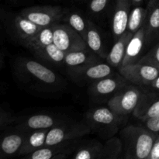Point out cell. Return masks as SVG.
Segmentation results:
<instances>
[{
    "mask_svg": "<svg viewBox=\"0 0 159 159\" xmlns=\"http://www.w3.org/2000/svg\"><path fill=\"white\" fill-rule=\"evenodd\" d=\"M122 151V141L116 138H111L107 141L105 145H103L102 158L116 159L119 157Z\"/></svg>",
    "mask_w": 159,
    "mask_h": 159,
    "instance_id": "4316f807",
    "label": "cell"
},
{
    "mask_svg": "<svg viewBox=\"0 0 159 159\" xmlns=\"http://www.w3.org/2000/svg\"><path fill=\"white\" fill-rule=\"evenodd\" d=\"M34 53L39 58L54 64H61L65 61V57L67 54L57 48L54 43L37 50Z\"/></svg>",
    "mask_w": 159,
    "mask_h": 159,
    "instance_id": "603a6c76",
    "label": "cell"
},
{
    "mask_svg": "<svg viewBox=\"0 0 159 159\" xmlns=\"http://www.w3.org/2000/svg\"><path fill=\"white\" fill-rule=\"evenodd\" d=\"M53 43L65 53L80 51L88 48L85 40L68 24L57 23L53 26Z\"/></svg>",
    "mask_w": 159,
    "mask_h": 159,
    "instance_id": "5b68a950",
    "label": "cell"
},
{
    "mask_svg": "<svg viewBox=\"0 0 159 159\" xmlns=\"http://www.w3.org/2000/svg\"><path fill=\"white\" fill-rule=\"evenodd\" d=\"M19 13L40 27H48L58 23L65 10L61 6H39L23 9Z\"/></svg>",
    "mask_w": 159,
    "mask_h": 159,
    "instance_id": "277c9868",
    "label": "cell"
},
{
    "mask_svg": "<svg viewBox=\"0 0 159 159\" xmlns=\"http://www.w3.org/2000/svg\"><path fill=\"white\" fill-rule=\"evenodd\" d=\"M150 86H152V88L155 89L159 90V75L158 77H157L156 79H155V80L151 83Z\"/></svg>",
    "mask_w": 159,
    "mask_h": 159,
    "instance_id": "e575fe53",
    "label": "cell"
},
{
    "mask_svg": "<svg viewBox=\"0 0 159 159\" xmlns=\"http://www.w3.org/2000/svg\"><path fill=\"white\" fill-rule=\"evenodd\" d=\"M133 34L131 32L127 30L116 40L114 45L107 56V63L113 68H120L122 66L127 45Z\"/></svg>",
    "mask_w": 159,
    "mask_h": 159,
    "instance_id": "9a60e30c",
    "label": "cell"
},
{
    "mask_svg": "<svg viewBox=\"0 0 159 159\" xmlns=\"http://www.w3.org/2000/svg\"><path fill=\"white\" fill-rule=\"evenodd\" d=\"M9 34L23 47L42 28L20 13L14 16H6L3 21Z\"/></svg>",
    "mask_w": 159,
    "mask_h": 159,
    "instance_id": "3957f363",
    "label": "cell"
},
{
    "mask_svg": "<svg viewBox=\"0 0 159 159\" xmlns=\"http://www.w3.org/2000/svg\"><path fill=\"white\" fill-rule=\"evenodd\" d=\"M103 145L100 142L93 141L80 146L73 155L74 159H98L102 158Z\"/></svg>",
    "mask_w": 159,
    "mask_h": 159,
    "instance_id": "cb8c5ba5",
    "label": "cell"
},
{
    "mask_svg": "<svg viewBox=\"0 0 159 159\" xmlns=\"http://www.w3.org/2000/svg\"><path fill=\"white\" fill-rule=\"evenodd\" d=\"M137 63L148 65L159 69V43L154 46L145 55L141 57Z\"/></svg>",
    "mask_w": 159,
    "mask_h": 159,
    "instance_id": "83f0119b",
    "label": "cell"
},
{
    "mask_svg": "<svg viewBox=\"0 0 159 159\" xmlns=\"http://www.w3.org/2000/svg\"><path fill=\"white\" fill-rule=\"evenodd\" d=\"M88 117L95 125L102 127H114L118 124L121 116L116 114L110 108L99 107L90 112Z\"/></svg>",
    "mask_w": 159,
    "mask_h": 159,
    "instance_id": "d6986e66",
    "label": "cell"
},
{
    "mask_svg": "<svg viewBox=\"0 0 159 159\" xmlns=\"http://www.w3.org/2000/svg\"><path fill=\"white\" fill-rule=\"evenodd\" d=\"M142 122H144V127L151 132L156 134L159 133V116L148 118Z\"/></svg>",
    "mask_w": 159,
    "mask_h": 159,
    "instance_id": "1f68e13d",
    "label": "cell"
},
{
    "mask_svg": "<svg viewBox=\"0 0 159 159\" xmlns=\"http://www.w3.org/2000/svg\"><path fill=\"white\" fill-rule=\"evenodd\" d=\"M67 24L72 27L85 40L88 30V20H85L80 14L72 12L67 16Z\"/></svg>",
    "mask_w": 159,
    "mask_h": 159,
    "instance_id": "484cf974",
    "label": "cell"
},
{
    "mask_svg": "<svg viewBox=\"0 0 159 159\" xmlns=\"http://www.w3.org/2000/svg\"><path fill=\"white\" fill-rule=\"evenodd\" d=\"M110 0H91L89 2L90 12L99 14L103 12L107 7Z\"/></svg>",
    "mask_w": 159,
    "mask_h": 159,
    "instance_id": "f1b7e54d",
    "label": "cell"
},
{
    "mask_svg": "<svg viewBox=\"0 0 159 159\" xmlns=\"http://www.w3.org/2000/svg\"><path fill=\"white\" fill-rule=\"evenodd\" d=\"M26 134L16 129L13 132L0 134V159L18 156Z\"/></svg>",
    "mask_w": 159,
    "mask_h": 159,
    "instance_id": "8fae6325",
    "label": "cell"
},
{
    "mask_svg": "<svg viewBox=\"0 0 159 159\" xmlns=\"http://www.w3.org/2000/svg\"><path fill=\"white\" fill-rule=\"evenodd\" d=\"M148 159H159V133L157 134L153 147Z\"/></svg>",
    "mask_w": 159,
    "mask_h": 159,
    "instance_id": "d6a6232c",
    "label": "cell"
},
{
    "mask_svg": "<svg viewBox=\"0 0 159 159\" xmlns=\"http://www.w3.org/2000/svg\"><path fill=\"white\" fill-rule=\"evenodd\" d=\"M124 78H113L107 76L103 79L95 81L92 92L96 96H108L116 91H120L124 86Z\"/></svg>",
    "mask_w": 159,
    "mask_h": 159,
    "instance_id": "ac0fdd59",
    "label": "cell"
},
{
    "mask_svg": "<svg viewBox=\"0 0 159 159\" xmlns=\"http://www.w3.org/2000/svg\"><path fill=\"white\" fill-rule=\"evenodd\" d=\"M68 141L53 146H44L34 151L23 158L26 159H64L73 150Z\"/></svg>",
    "mask_w": 159,
    "mask_h": 159,
    "instance_id": "4fadbf2b",
    "label": "cell"
},
{
    "mask_svg": "<svg viewBox=\"0 0 159 159\" xmlns=\"http://www.w3.org/2000/svg\"><path fill=\"white\" fill-rule=\"evenodd\" d=\"M131 6L130 0H115L112 20V31L116 40L127 31Z\"/></svg>",
    "mask_w": 159,
    "mask_h": 159,
    "instance_id": "7c38bea8",
    "label": "cell"
},
{
    "mask_svg": "<svg viewBox=\"0 0 159 159\" xmlns=\"http://www.w3.org/2000/svg\"><path fill=\"white\" fill-rule=\"evenodd\" d=\"M122 77L131 83L139 85H150L159 75V69L144 64L134 63L119 68Z\"/></svg>",
    "mask_w": 159,
    "mask_h": 159,
    "instance_id": "ba28073f",
    "label": "cell"
},
{
    "mask_svg": "<svg viewBox=\"0 0 159 159\" xmlns=\"http://www.w3.org/2000/svg\"><path fill=\"white\" fill-rule=\"evenodd\" d=\"M5 65V58H4V54L0 51V69L4 67Z\"/></svg>",
    "mask_w": 159,
    "mask_h": 159,
    "instance_id": "d590c367",
    "label": "cell"
},
{
    "mask_svg": "<svg viewBox=\"0 0 159 159\" xmlns=\"http://www.w3.org/2000/svg\"><path fill=\"white\" fill-rule=\"evenodd\" d=\"M158 4H159V1H158Z\"/></svg>",
    "mask_w": 159,
    "mask_h": 159,
    "instance_id": "f35d334b",
    "label": "cell"
},
{
    "mask_svg": "<svg viewBox=\"0 0 159 159\" xmlns=\"http://www.w3.org/2000/svg\"><path fill=\"white\" fill-rule=\"evenodd\" d=\"M144 46H145V31H144V26H143L133 34L131 39L129 41L122 66L137 63L139 61V57Z\"/></svg>",
    "mask_w": 159,
    "mask_h": 159,
    "instance_id": "5bb4252c",
    "label": "cell"
},
{
    "mask_svg": "<svg viewBox=\"0 0 159 159\" xmlns=\"http://www.w3.org/2000/svg\"><path fill=\"white\" fill-rule=\"evenodd\" d=\"M144 26L145 31V46H148L159 37L158 3L148 11Z\"/></svg>",
    "mask_w": 159,
    "mask_h": 159,
    "instance_id": "ffe728a7",
    "label": "cell"
},
{
    "mask_svg": "<svg viewBox=\"0 0 159 159\" xmlns=\"http://www.w3.org/2000/svg\"><path fill=\"white\" fill-rule=\"evenodd\" d=\"M53 26L42 28L30 40H29V42L24 46V48L34 52L37 50L44 48V47L52 43L53 40H54Z\"/></svg>",
    "mask_w": 159,
    "mask_h": 159,
    "instance_id": "7402d4cb",
    "label": "cell"
},
{
    "mask_svg": "<svg viewBox=\"0 0 159 159\" xmlns=\"http://www.w3.org/2000/svg\"><path fill=\"white\" fill-rule=\"evenodd\" d=\"M49 130H39L28 132L18 156L24 157L45 146L47 134Z\"/></svg>",
    "mask_w": 159,
    "mask_h": 159,
    "instance_id": "e0dca14e",
    "label": "cell"
},
{
    "mask_svg": "<svg viewBox=\"0 0 159 159\" xmlns=\"http://www.w3.org/2000/svg\"><path fill=\"white\" fill-rule=\"evenodd\" d=\"M16 68L20 74H26L46 85H55L59 79L55 72L37 61L28 58L17 60Z\"/></svg>",
    "mask_w": 159,
    "mask_h": 159,
    "instance_id": "8992f818",
    "label": "cell"
},
{
    "mask_svg": "<svg viewBox=\"0 0 159 159\" xmlns=\"http://www.w3.org/2000/svg\"><path fill=\"white\" fill-rule=\"evenodd\" d=\"M6 16V14L5 13L4 11L2 9H0V21H4Z\"/></svg>",
    "mask_w": 159,
    "mask_h": 159,
    "instance_id": "74e56055",
    "label": "cell"
},
{
    "mask_svg": "<svg viewBox=\"0 0 159 159\" xmlns=\"http://www.w3.org/2000/svg\"><path fill=\"white\" fill-rule=\"evenodd\" d=\"M100 62L99 56L95 54L89 48L80 51L67 53L64 63L68 67H79Z\"/></svg>",
    "mask_w": 159,
    "mask_h": 159,
    "instance_id": "2e32d148",
    "label": "cell"
},
{
    "mask_svg": "<svg viewBox=\"0 0 159 159\" xmlns=\"http://www.w3.org/2000/svg\"><path fill=\"white\" fill-rule=\"evenodd\" d=\"M126 159H148L157 134L145 127L127 126L120 133Z\"/></svg>",
    "mask_w": 159,
    "mask_h": 159,
    "instance_id": "6da1fadb",
    "label": "cell"
},
{
    "mask_svg": "<svg viewBox=\"0 0 159 159\" xmlns=\"http://www.w3.org/2000/svg\"><path fill=\"white\" fill-rule=\"evenodd\" d=\"M159 116V99L152 102L150 106L147 108L143 115L141 116V120L142 121L148 119V118L153 117V116Z\"/></svg>",
    "mask_w": 159,
    "mask_h": 159,
    "instance_id": "f546056e",
    "label": "cell"
},
{
    "mask_svg": "<svg viewBox=\"0 0 159 159\" xmlns=\"http://www.w3.org/2000/svg\"><path fill=\"white\" fill-rule=\"evenodd\" d=\"M158 1L159 0H148V5H147L148 11H149L152 8H153L155 5L158 4Z\"/></svg>",
    "mask_w": 159,
    "mask_h": 159,
    "instance_id": "836d02e7",
    "label": "cell"
},
{
    "mask_svg": "<svg viewBox=\"0 0 159 159\" xmlns=\"http://www.w3.org/2000/svg\"><path fill=\"white\" fill-rule=\"evenodd\" d=\"M112 72L111 65L101 62L68 68V74L70 77L79 83L99 80L110 76Z\"/></svg>",
    "mask_w": 159,
    "mask_h": 159,
    "instance_id": "9c48e42d",
    "label": "cell"
},
{
    "mask_svg": "<svg viewBox=\"0 0 159 159\" xmlns=\"http://www.w3.org/2000/svg\"><path fill=\"white\" fill-rule=\"evenodd\" d=\"M131 1V5L133 6H141L144 0H130Z\"/></svg>",
    "mask_w": 159,
    "mask_h": 159,
    "instance_id": "8d00e7d4",
    "label": "cell"
},
{
    "mask_svg": "<svg viewBox=\"0 0 159 159\" xmlns=\"http://www.w3.org/2000/svg\"><path fill=\"white\" fill-rule=\"evenodd\" d=\"M148 14V11L147 8H144L141 6H134V8L130 11L129 16L127 30L130 31L132 34L137 32L140 28L144 26Z\"/></svg>",
    "mask_w": 159,
    "mask_h": 159,
    "instance_id": "d4e9b609",
    "label": "cell"
},
{
    "mask_svg": "<svg viewBox=\"0 0 159 159\" xmlns=\"http://www.w3.org/2000/svg\"><path fill=\"white\" fill-rule=\"evenodd\" d=\"M15 121V117L9 112L0 109V130L6 128Z\"/></svg>",
    "mask_w": 159,
    "mask_h": 159,
    "instance_id": "4dcf8cb0",
    "label": "cell"
},
{
    "mask_svg": "<svg viewBox=\"0 0 159 159\" xmlns=\"http://www.w3.org/2000/svg\"><path fill=\"white\" fill-rule=\"evenodd\" d=\"M91 128L85 123L65 122L54 127L48 132L45 146H53L67 141H74L89 134Z\"/></svg>",
    "mask_w": 159,
    "mask_h": 159,
    "instance_id": "7a4b0ae2",
    "label": "cell"
},
{
    "mask_svg": "<svg viewBox=\"0 0 159 159\" xmlns=\"http://www.w3.org/2000/svg\"><path fill=\"white\" fill-rule=\"evenodd\" d=\"M85 42H86L87 47L95 54H97L99 57L107 58V54H106L105 49H104L102 36H101L97 26L89 20Z\"/></svg>",
    "mask_w": 159,
    "mask_h": 159,
    "instance_id": "44dd1931",
    "label": "cell"
},
{
    "mask_svg": "<svg viewBox=\"0 0 159 159\" xmlns=\"http://www.w3.org/2000/svg\"><path fill=\"white\" fill-rule=\"evenodd\" d=\"M141 99L140 90L135 87H128L120 90L108 102V107L116 114L125 116L136 109Z\"/></svg>",
    "mask_w": 159,
    "mask_h": 159,
    "instance_id": "52a82bcc",
    "label": "cell"
},
{
    "mask_svg": "<svg viewBox=\"0 0 159 159\" xmlns=\"http://www.w3.org/2000/svg\"><path fill=\"white\" fill-rule=\"evenodd\" d=\"M68 119L62 116L48 114H36L29 116L16 126L15 129L23 132H31L39 130H50L54 127L68 122Z\"/></svg>",
    "mask_w": 159,
    "mask_h": 159,
    "instance_id": "30bf717a",
    "label": "cell"
}]
</instances>
